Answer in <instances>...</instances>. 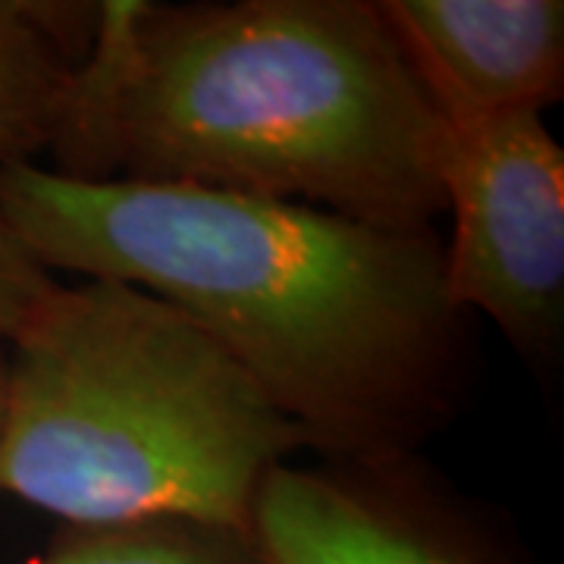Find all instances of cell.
Here are the masks:
<instances>
[{
  "label": "cell",
  "mask_w": 564,
  "mask_h": 564,
  "mask_svg": "<svg viewBox=\"0 0 564 564\" xmlns=\"http://www.w3.org/2000/svg\"><path fill=\"white\" fill-rule=\"evenodd\" d=\"M0 220L47 273L173 304L333 462H408L452 414L462 311L433 229L44 163L0 166Z\"/></svg>",
  "instance_id": "6da1fadb"
},
{
  "label": "cell",
  "mask_w": 564,
  "mask_h": 564,
  "mask_svg": "<svg viewBox=\"0 0 564 564\" xmlns=\"http://www.w3.org/2000/svg\"><path fill=\"white\" fill-rule=\"evenodd\" d=\"M445 122L380 3H98L51 170L185 182L402 232L443 217Z\"/></svg>",
  "instance_id": "7a4b0ae2"
},
{
  "label": "cell",
  "mask_w": 564,
  "mask_h": 564,
  "mask_svg": "<svg viewBox=\"0 0 564 564\" xmlns=\"http://www.w3.org/2000/svg\"><path fill=\"white\" fill-rule=\"evenodd\" d=\"M0 492L66 527L248 530L302 430L173 304L113 280L61 285L13 339Z\"/></svg>",
  "instance_id": "3957f363"
},
{
  "label": "cell",
  "mask_w": 564,
  "mask_h": 564,
  "mask_svg": "<svg viewBox=\"0 0 564 564\" xmlns=\"http://www.w3.org/2000/svg\"><path fill=\"white\" fill-rule=\"evenodd\" d=\"M443 280L527 361L549 364L564 323V151L543 117L445 126Z\"/></svg>",
  "instance_id": "277c9868"
},
{
  "label": "cell",
  "mask_w": 564,
  "mask_h": 564,
  "mask_svg": "<svg viewBox=\"0 0 564 564\" xmlns=\"http://www.w3.org/2000/svg\"><path fill=\"white\" fill-rule=\"evenodd\" d=\"M404 464L273 467L248 524L263 564H502Z\"/></svg>",
  "instance_id": "5b68a950"
},
{
  "label": "cell",
  "mask_w": 564,
  "mask_h": 564,
  "mask_svg": "<svg viewBox=\"0 0 564 564\" xmlns=\"http://www.w3.org/2000/svg\"><path fill=\"white\" fill-rule=\"evenodd\" d=\"M445 126L543 117L564 95L562 0H383Z\"/></svg>",
  "instance_id": "8992f818"
},
{
  "label": "cell",
  "mask_w": 564,
  "mask_h": 564,
  "mask_svg": "<svg viewBox=\"0 0 564 564\" xmlns=\"http://www.w3.org/2000/svg\"><path fill=\"white\" fill-rule=\"evenodd\" d=\"M98 3L0 0V166L47 154Z\"/></svg>",
  "instance_id": "52a82bcc"
},
{
  "label": "cell",
  "mask_w": 564,
  "mask_h": 564,
  "mask_svg": "<svg viewBox=\"0 0 564 564\" xmlns=\"http://www.w3.org/2000/svg\"><path fill=\"white\" fill-rule=\"evenodd\" d=\"M25 564H263L248 530L144 521L126 527H66L57 543Z\"/></svg>",
  "instance_id": "ba28073f"
},
{
  "label": "cell",
  "mask_w": 564,
  "mask_h": 564,
  "mask_svg": "<svg viewBox=\"0 0 564 564\" xmlns=\"http://www.w3.org/2000/svg\"><path fill=\"white\" fill-rule=\"evenodd\" d=\"M54 289V273H47L0 220V336L13 343Z\"/></svg>",
  "instance_id": "9c48e42d"
},
{
  "label": "cell",
  "mask_w": 564,
  "mask_h": 564,
  "mask_svg": "<svg viewBox=\"0 0 564 564\" xmlns=\"http://www.w3.org/2000/svg\"><path fill=\"white\" fill-rule=\"evenodd\" d=\"M3 395H7V358L0 355V423H3Z\"/></svg>",
  "instance_id": "30bf717a"
}]
</instances>
